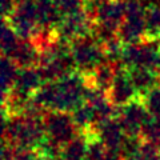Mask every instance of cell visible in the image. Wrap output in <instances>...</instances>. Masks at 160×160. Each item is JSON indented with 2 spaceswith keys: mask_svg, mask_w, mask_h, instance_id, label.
<instances>
[{
  "mask_svg": "<svg viewBox=\"0 0 160 160\" xmlns=\"http://www.w3.org/2000/svg\"><path fill=\"white\" fill-rule=\"evenodd\" d=\"M86 87V76L76 71L58 82L44 83L32 99L46 111L72 112L84 103Z\"/></svg>",
  "mask_w": 160,
  "mask_h": 160,
  "instance_id": "obj_1",
  "label": "cell"
},
{
  "mask_svg": "<svg viewBox=\"0 0 160 160\" xmlns=\"http://www.w3.org/2000/svg\"><path fill=\"white\" fill-rule=\"evenodd\" d=\"M71 55L76 66V71L83 73L84 76L93 72L96 67L106 60L103 46L93 35H86L72 40Z\"/></svg>",
  "mask_w": 160,
  "mask_h": 160,
  "instance_id": "obj_2",
  "label": "cell"
},
{
  "mask_svg": "<svg viewBox=\"0 0 160 160\" xmlns=\"http://www.w3.org/2000/svg\"><path fill=\"white\" fill-rule=\"evenodd\" d=\"M122 63L127 69L143 67L156 71L160 64L159 40L144 39L139 43L126 44Z\"/></svg>",
  "mask_w": 160,
  "mask_h": 160,
  "instance_id": "obj_3",
  "label": "cell"
},
{
  "mask_svg": "<svg viewBox=\"0 0 160 160\" xmlns=\"http://www.w3.org/2000/svg\"><path fill=\"white\" fill-rule=\"evenodd\" d=\"M118 35L124 44L139 43L146 39V6L140 0H126V16Z\"/></svg>",
  "mask_w": 160,
  "mask_h": 160,
  "instance_id": "obj_4",
  "label": "cell"
},
{
  "mask_svg": "<svg viewBox=\"0 0 160 160\" xmlns=\"http://www.w3.org/2000/svg\"><path fill=\"white\" fill-rule=\"evenodd\" d=\"M46 136L59 147H64L80 133L71 112L47 111L44 115Z\"/></svg>",
  "mask_w": 160,
  "mask_h": 160,
  "instance_id": "obj_5",
  "label": "cell"
},
{
  "mask_svg": "<svg viewBox=\"0 0 160 160\" xmlns=\"http://www.w3.org/2000/svg\"><path fill=\"white\" fill-rule=\"evenodd\" d=\"M11 24L20 39L31 40L39 29L38 2L36 0H18V6L8 19H4Z\"/></svg>",
  "mask_w": 160,
  "mask_h": 160,
  "instance_id": "obj_6",
  "label": "cell"
},
{
  "mask_svg": "<svg viewBox=\"0 0 160 160\" xmlns=\"http://www.w3.org/2000/svg\"><path fill=\"white\" fill-rule=\"evenodd\" d=\"M151 116L152 115L148 112L142 98L119 108L116 112V118L119 119L126 135H140L143 127Z\"/></svg>",
  "mask_w": 160,
  "mask_h": 160,
  "instance_id": "obj_7",
  "label": "cell"
},
{
  "mask_svg": "<svg viewBox=\"0 0 160 160\" xmlns=\"http://www.w3.org/2000/svg\"><path fill=\"white\" fill-rule=\"evenodd\" d=\"M107 98L112 103V106L118 109L140 98L131 78H129L128 69L124 66L119 67L112 86L107 92Z\"/></svg>",
  "mask_w": 160,
  "mask_h": 160,
  "instance_id": "obj_8",
  "label": "cell"
},
{
  "mask_svg": "<svg viewBox=\"0 0 160 160\" xmlns=\"http://www.w3.org/2000/svg\"><path fill=\"white\" fill-rule=\"evenodd\" d=\"M93 135L106 146L107 149H109V151H119V152L124 139L127 136L116 116L96 126Z\"/></svg>",
  "mask_w": 160,
  "mask_h": 160,
  "instance_id": "obj_9",
  "label": "cell"
},
{
  "mask_svg": "<svg viewBox=\"0 0 160 160\" xmlns=\"http://www.w3.org/2000/svg\"><path fill=\"white\" fill-rule=\"evenodd\" d=\"M43 84H44V82H43L42 76H40L38 67L20 68L12 91H16L22 95L32 98Z\"/></svg>",
  "mask_w": 160,
  "mask_h": 160,
  "instance_id": "obj_10",
  "label": "cell"
},
{
  "mask_svg": "<svg viewBox=\"0 0 160 160\" xmlns=\"http://www.w3.org/2000/svg\"><path fill=\"white\" fill-rule=\"evenodd\" d=\"M128 73L140 98L147 95L155 87L160 86V75L156 71H153V69L136 67V68H129Z\"/></svg>",
  "mask_w": 160,
  "mask_h": 160,
  "instance_id": "obj_11",
  "label": "cell"
},
{
  "mask_svg": "<svg viewBox=\"0 0 160 160\" xmlns=\"http://www.w3.org/2000/svg\"><path fill=\"white\" fill-rule=\"evenodd\" d=\"M40 55H42V52H40L39 47L35 44L33 40L22 39L16 51L12 53L11 59L16 63L19 68H29L39 66Z\"/></svg>",
  "mask_w": 160,
  "mask_h": 160,
  "instance_id": "obj_12",
  "label": "cell"
},
{
  "mask_svg": "<svg viewBox=\"0 0 160 160\" xmlns=\"http://www.w3.org/2000/svg\"><path fill=\"white\" fill-rule=\"evenodd\" d=\"M38 2V19L39 28L56 29L63 16L60 15L53 0H36Z\"/></svg>",
  "mask_w": 160,
  "mask_h": 160,
  "instance_id": "obj_13",
  "label": "cell"
},
{
  "mask_svg": "<svg viewBox=\"0 0 160 160\" xmlns=\"http://www.w3.org/2000/svg\"><path fill=\"white\" fill-rule=\"evenodd\" d=\"M19 67L11 58L3 56L2 55V63H0V75H2V96H7L13 89L15 82H16Z\"/></svg>",
  "mask_w": 160,
  "mask_h": 160,
  "instance_id": "obj_14",
  "label": "cell"
},
{
  "mask_svg": "<svg viewBox=\"0 0 160 160\" xmlns=\"http://www.w3.org/2000/svg\"><path fill=\"white\" fill-rule=\"evenodd\" d=\"M88 146V135L80 132L62 148V160H84Z\"/></svg>",
  "mask_w": 160,
  "mask_h": 160,
  "instance_id": "obj_15",
  "label": "cell"
},
{
  "mask_svg": "<svg viewBox=\"0 0 160 160\" xmlns=\"http://www.w3.org/2000/svg\"><path fill=\"white\" fill-rule=\"evenodd\" d=\"M22 42L20 36L16 33V31L12 28L7 20L3 19L2 29H0V47H2V55L3 56L11 58L12 53L16 51L18 46Z\"/></svg>",
  "mask_w": 160,
  "mask_h": 160,
  "instance_id": "obj_16",
  "label": "cell"
},
{
  "mask_svg": "<svg viewBox=\"0 0 160 160\" xmlns=\"http://www.w3.org/2000/svg\"><path fill=\"white\" fill-rule=\"evenodd\" d=\"M160 38V4L153 3L146 7V39Z\"/></svg>",
  "mask_w": 160,
  "mask_h": 160,
  "instance_id": "obj_17",
  "label": "cell"
},
{
  "mask_svg": "<svg viewBox=\"0 0 160 160\" xmlns=\"http://www.w3.org/2000/svg\"><path fill=\"white\" fill-rule=\"evenodd\" d=\"M143 143L144 139L140 135H127L122 147H120V153L123 155V158L126 160H133L138 156Z\"/></svg>",
  "mask_w": 160,
  "mask_h": 160,
  "instance_id": "obj_18",
  "label": "cell"
},
{
  "mask_svg": "<svg viewBox=\"0 0 160 160\" xmlns=\"http://www.w3.org/2000/svg\"><path fill=\"white\" fill-rule=\"evenodd\" d=\"M146 142H151L160 148V116H151L140 133Z\"/></svg>",
  "mask_w": 160,
  "mask_h": 160,
  "instance_id": "obj_19",
  "label": "cell"
},
{
  "mask_svg": "<svg viewBox=\"0 0 160 160\" xmlns=\"http://www.w3.org/2000/svg\"><path fill=\"white\" fill-rule=\"evenodd\" d=\"M106 152V146L95 135H88V146L84 160H103Z\"/></svg>",
  "mask_w": 160,
  "mask_h": 160,
  "instance_id": "obj_20",
  "label": "cell"
},
{
  "mask_svg": "<svg viewBox=\"0 0 160 160\" xmlns=\"http://www.w3.org/2000/svg\"><path fill=\"white\" fill-rule=\"evenodd\" d=\"M63 18L84 11V0H53Z\"/></svg>",
  "mask_w": 160,
  "mask_h": 160,
  "instance_id": "obj_21",
  "label": "cell"
},
{
  "mask_svg": "<svg viewBox=\"0 0 160 160\" xmlns=\"http://www.w3.org/2000/svg\"><path fill=\"white\" fill-rule=\"evenodd\" d=\"M142 100L152 116H160V86L155 87L147 95H144Z\"/></svg>",
  "mask_w": 160,
  "mask_h": 160,
  "instance_id": "obj_22",
  "label": "cell"
},
{
  "mask_svg": "<svg viewBox=\"0 0 160 160\" xmlns=\"http://www.w3.org/2000/svg\"><path fill=\"white\" fill-rule=\"evenodd\" d=\"M133 160H160V148L156 144L144 140L138 156Z\"/></svg>",
  "mask_w": 160,
  "mask_h": 160,
  "instance_id": "obj_23",
  "label": "cell"
},
{
  "mask_svg": "<svg viewBox=\"0 0 160 160\" xmlns=\"http://www.w3.org/2000/svg\"><path fill=\"white\" fill-rule=\"evenodd\" d=\"M13 160H46L38 149H18Z\"/></svg>",
  "mask_w": 160,
  "mask_h": 160,
  "instance_id": "obj_24",
  "label": "cell"
},
{
  "mask_svg": "<svg viewBox=\"0 0 160 160\" xmlns=\"http://www.w3.org/2000/svg\"><path fill=\"white\" fill-rule=\"evenodd\" d=\"M18 6V0H2V15L3 19H8L13 13Z\"/></svg>",
  "mask_w": 160,
  "mask_h": 160,
  "instance_id": "obj_25",
  "label": "cell"
},
{
  "mask_svg": "<svg viewBox=\"0 0 160 160\" xmlns=\"http://www.w3.org/2000/svg\"><path fill=\"white\" fill-rule=\"evenodd\" d=\"M103 160H126V159L123 158V155L119 151H109V149H107Z\"/></svg>",
  "mask_w": 160,
  "mask_h": 160,
  "instance_id": "obj_26",
  "label": "cell"
},
{
  "mask_svg": "<svg viewBox=\"0 0 160 160\" xmlns=\"http://www.w3.org/2000/svg\"><path fill=\"white\" fill-rule=\"evenodd\" d=\"M158 40H159V46H160V38H159V39H158Z\"/></svg>",
  "mask_w": 160,
  "mask_h": 160,
  "instance_id": "obj_27",
  "label": "cell"
},
{
  "mask_svg": "<svg viewBox=\"0 0 160 160\" xmlns=\"http://www.w3.org/2000/svg\"><path fill=\"white\" fill-rule=\"evenodd\" d=\"M156 2H158V3H159V4H160V0H156Z\"/></svg>",
  "mask_w": 160,
  "mask_h": 160,
  "instance_id": "obj_28",
  "label": "cell"
}]
</instances>
